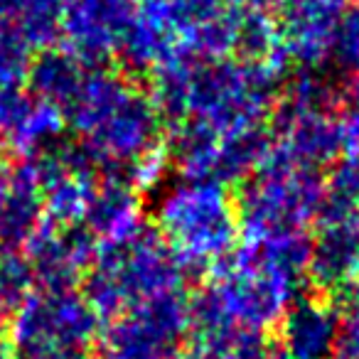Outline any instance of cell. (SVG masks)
<instances>
[{
	"mask_svg": "<svg viewBox=\"0 0 359 359\" xmlns=\"http://www.w3.org/2000/svg\"><path fill=\"white\" fill-rule=\"evenodd\" d=\"M99 320L91 305L65 288L30 295L11 325L15 359H89Z\"/></svg>",
	"mask_w": 359,
	"mask_h": 359,
	"instance_id": "obj_1",
	"label": "cell"
},
{
	"mask_svg": "<svg viewBox=\"0 0 359 359\" xmlns=\"http://www.w3.org/2000/svg\"><path fill=\"white\" fill-rule=\"evenodd\" d=\"M334 339V313L323 303L305 300L280 323V347L285 359H327Z\"/></svg>",
	"mask_w": 359,
	"mask_h": 359,
	"instance_id": "obj_3",
	"label": "cell"
},
{
	"mask_svg": "<svg viewBox=\"0 0 359 359\" xmlns=\"http://www.w3.org/2000/svg\"><path fill=\"white\" fill-rule=\"evenodd\" d=\"M190 325V308L175 293L133 305L104 337V359H175Z\"/></svg>",
	"mask_w": 359,
	"mask_h": 359,
	"instance_id": "obj_2",
	"label": "cell"
},
{
	"mask_svg": "<svg viewBox=\"0 0 359 359\" xmlns=\"http://www.w3.org/2000/svg\"><path fill=\"white\" fill-rule=\"evenodd\" d=\"M330 359H359V290L334 310V339Z\"/></svg>",
	"mask_w": 359,
	"mask_h": 359,
	"instance_id": "obj_4",
	"label": "cell"
},
{
	"mask_svg": "<svg viewBox=\"0 0 359 359\" xmlns=\"http://www.w3.org/2000/svg\"><path fill=\"white\" fill-rule=\"evenodd\" d=\"M269 359H285V357H283V354H280V352H278V349H271Z\"/></svg>",
	"mask_w": 359,
	"mask_h": 359,
	"instance_id": "obj_5",
	"label": "cell"
}]
</instances>
